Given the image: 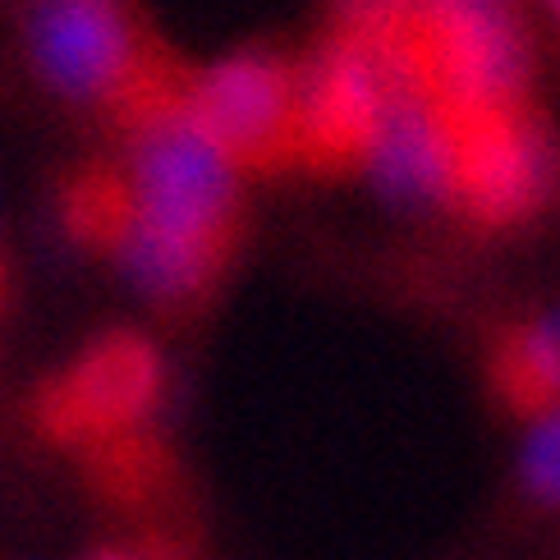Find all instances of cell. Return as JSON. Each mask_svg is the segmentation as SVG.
Wrapping results in <instances>:
<instances>
[{
	"mask_svg": "<svg viewBox=\"0 0 560 560\" xmlns=\"http://www.w3.org/2000/svg\"><path fill=\"white\" fill-rule=\"evenodd\" d=\"M83 560H143V551H138L133 542H129V547H115V542H110V547H97V551H88Z\"/></svg>",
	"mask_w": 560,
	"mask_h": 560,
	"instance_id": "cell-13",
	"label": "cell"
},
{
	"mask_svg": "<svg viewBox=\"0 0 560 560\" xmlns=\"http://www.w3.org/2000/svg\"><path fill=\"white\" fill-rule=\"evenodd\" d=\"M303 60L280 46H244L189 74V115L244 179L299 171Z\"/></svg>",
	"mask_w": 560,
	"mask_h": 560,
	"instance_id": "cell-6",
	"label": "cell"
},
{
	"mask_svg": "<svg viewBox=\"0 0 560 560\" xmlns=\"http://www.w3.org/2000/svg\"><path fill=\"white\" fill-rule=\"evenodd\" d=\"M56 217L65 240L88 258L120 262L138 225V189L120 156H92L56 179Z\"/></svg>",
	"mask_w": 560,
	"mask_h": 560,
	"instance_id": "cell-8",
	"label": "cell"
},
{
	"mask_svg": "<svg viewBox=\"0 0 560 560\" xmlns=\"http://www.w3.org/2000/svg\"><path fill=\"white\" fill-rule=\"evenodd\" d=\"M520 482L538 505L560 510V409L533 423L528 451L520 464Z\"/></svg>",
	"mask_w": 560,
	"mask_h": 560,
	"instance_id": "cell-11",
	"label": "cell"
},
{
	"mask_svg": "<svg viewBox=\"0 0 560 560\" xmlns=\"http://www.w3.org/2000/svg\"><path fill=\"white\" fill-rule=\"evenodd\" d=\"M547 10L556 14V23H560V0H547Z\"/></svg>",
	"mask_w": 560,
	"mask_h": 560,
	"instance_id": "cell-14",
	"label": "cell"
},
{
	"mask_svg": "<svg viewBox=\"0 0 560 560\" xmlns=\"http://www.w3.org/2000/svg\"><path fill=\"white\" fill-rule=\"evenodd\" d=\"M79 469H83L88 492L106 510H115V515H148L184 478L179 455L171 441L156 432V423L129 428L120 436L102 441V446L83 451Z\"/></svg>",
	"mask_w": 560,
	"mask_h": 560,
	"instance_id": "cell-10",
	"label": "cell"
},
{
	"mask_svg": "<svg viewBox=\"0 0 560 560\" xmlns=\"http://www.w3.org/2000/svg\"><path fill=\"white\" fill-rule=\"evenodd\" d=\"M446 212L478 235H515L560 202V133L538 97L451 115Z\"/></svg>",
	"mask_w": 560,
	"mask_h": 560,
	"instance_id": "cell-4",
	"label": "cell"
},
{
	"mask_svg": "<svg viewBox=\"0 0 560 560\" xmlns=\"http://www.w3.org/2000/svg\"><path fill=\"white\" fill-rule=\"evenodd\" d=\"M390 102L386 60L368 37L326 28L303 56L299 83V171L313 179L368 175Z\"/></svg>",
	"mask_w": 560,
	"mask_h": 560,
	"instance_id": "cell-7",
	"label": "cell"
},
{
	"mask_svg": "<svg viewBox=\"0 0 560 560\" xmlns=\"http://www.w3.org/2000/svg\"><path fill=\"white\" fill-rule=\"evenodd\" d=\"M28 56L37 79L102 120L106 133L156 102L184 97L194 74L138 0H33Z\"/></svg>",
	"mask_w": 560,
	"mask_h": 560,
	"instance_id": "cell-2",
	"label": "cell"
},
{
	"mask_svg": "<svg viewBox=\"0 0 560 560\" xmlns=\"http://www.w3.org/2000/svg\"><path fill=\"white\" fill-rule=\"evenodd\" d=\"M382 51L451 115L538 97V46L524 0H409L400 33Z\"/></svg>",
	"mask_w": 560,
	"mask_h": 560,
	"instance_id": "cell-3",
	"label": "cell"
},
{
	"mask_svg": "<svg viewBox=\"0 0 560 560\" xmlns=\"http://www.w3.org/2000/svg\"><path fill=\"white\" fill-rule=\"evenodd\" d=\"M10 290H14V271H10V253H5V240H0V317L10 313Z\"/></svg>",
	"mask_w": 560,
	"mask_h": 560,
	"instance_id": "cell-12",
	"label": "cell"
},
{
	"mask_svg": "<svg viewBox=\"0 0 560 560\" xmlns=\"http://www.w3.org/2000/svg\"><path fill=\"white\" fill-rule=\"evenodd\" d=\"M166 382L161 349L133 326H115L37 382L28 405L33 432L65 455H83L129 428L156 423Z\"/></svg>",
	"mask_w": 560,
	"mask_h": 560,
	"instance_id": "cell-5",
	"label": "cell"
},
{
	"mask_svg": "<svg viewBox=\"0 0 560 560\" xmlns=\"http://www.w3.org/2000/svg\"><path fill=\"white\" fill-rule=\"evenodd\" d=\"M487 395L520 423L560 409V313L505 322L487 345Z\"/></svg>",
	"mask_w": 560,
	"mask_h": 560,
	"instance_id": "cell-9",
	"label": "cell"
},
{
	"mask_svg": "<svg viewBox=\"0 0 560 560\" xmlns=\"http://www.w3.org/2000/svg\"><path fill=\"white\" fill-rule=\"evenodd\" d=\"M110 138L138 189L120 267L152 308L189 322L217 303L248 244L244 175L194 125L184 97L138 110Z\"/></svg>",
	"mask_w": 560,
	"mask_h": 560,
	"instance_id": "cell-1",
	"label": "cell"
}]
</instances>
